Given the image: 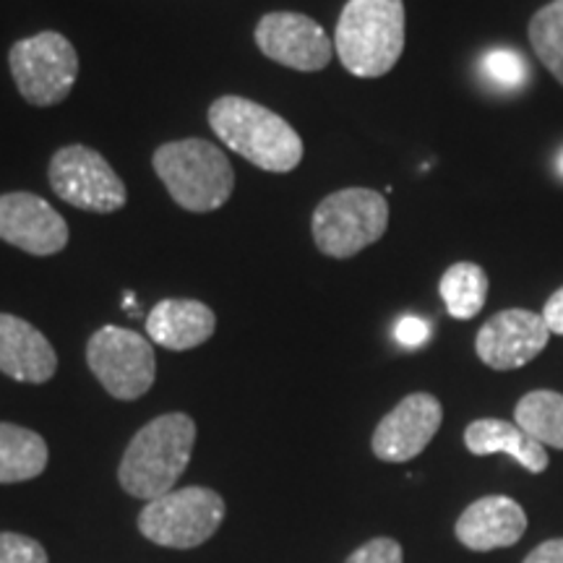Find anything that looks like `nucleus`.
Here are the masks:
<instances>
[{
  "mask_svg": "<svg viewBox=\"0 0 563 563\" xmlns=\"http://www.w3.org/2000/svg\"><path fill=\"white\" fill-rule=\"evenodd\" d=\"M209 129L222 144L266 173H290L302 159V139L285 118L249 97L211 102Z\"/></svg>",
  "mask_w": 563,
  "mask_h": 563,
  "instance_id": "f257e3e1",
  "label": "nucleus"
},
{
  "mask_svg": "<svg viewBox=\"0 0 563 563\" xmlns=\"http://www.w3.org/2000/svg\"><path fill=\"white\" fill-rule=\"evenodd\" d=\"M196 443V422L186 412H167L146 422L125 449L118 481L136 498L165 496L186 473Z\"/></svg>",
  "mask_w": 563,
  "mask_h": 563,
  "instance_id": "f03ea898",
  "label": "nucleus"
},
{
  "mask_svg": "<svg viewBox=\"0 0 563 563\" xmlns=\"http://www.w3.org/2000/svg\"><path fill=\"white\" fill-rule=\"evenodd\" d=\"M334 53L357 79H382L405 53L402 0H347L336 21Z\"/></svg>",
  "mask_w": 563,
  "mask_h": 563,
  "instance_id": "7ed1b4c3",
  "label": "nucleus"
},
{
  "mask_svg": "<svg viewBox=\"0 0 563 563\" xmlns=\"http://www.w3.org/2000/svg\"><path fill=\"white\" fill-rule=\"evenodd\" d=\"M152 165L173 201L196 214L224 207L235 191L230 159L207 139L167 141L154 152Z\"/></svg>",
  "mask_w": 563,
  "mask_h": 563,
  "instance_id": "20e7f679",
  "label": "nucleus"
},
{
  "mask_svg": "<svg viewBox=\"0 0 563 563\" xmlns=\"http://www.w3.org/2000/svg\"><path fill=\"white\" fill-rule=\"evenodd\" d=\"M389 228V201L373 188H342L319 201L311 232L329 258H352L378 243Z\"/></svg>",
  "mask_w": 563,
  "mask_h": 563,
  "instance_id": "39448f33",
  "label": "nucleus"
},
{
  "mask_svg": "<svg viewBox=\"0 0 563 563\" xmlns=\"http://www.w3.org/2000/svg\"><path fill=\"white\" fill-rule=\"evenodd\" d=\"M9 68L26 102L34 108H53L76 87L79 55L60 32H40L13 42Z\"/></svg>",
  "mask_w": 563,
  "mask_h": 563,
  "instance_id": "423d86ee",
  "label": "nucleus"
},
{
  "mask_svg": "<svg viewBox=\"0 0 563 563\" xmlns=\"http://www.w3.org/2000/svg\"><path fill=\"white\" fill-rule=\"evenodd\" d=\"M224 519V501L217 490L188 485L154 498L139 514V530L146 540L162 548L188 551L220 530Z\"/></svg>",
  "mask_w": 563,
  "mask_h": 563,
  "instance_id": "0eeeda50",
  "label": "nucleus"
},
{
  "mask_svg": "<svg viewBox=\"0 0 563 563\" xmlns=\"http://www.w3.org/2000/svg\"><path fill=\"white\" fill-rule=\"evenodd\" d=\"M87 363L104 391L123 402L144 397L157 376V357L150 340L121 327H102L91 334Z\"/></svg>",
  "mask_w": 563,
  "mask_h": 563,
  "instance_id": "6e6552de",
  "label": "nucleus"
},
{
  "mask_svg": "<svg viewBox=\"0 0 563 563\" xmlns=\"http://www.w3.org/2000/svg\"><path fill=\"white\" fill-rule=\"evenodd\" d=\"M47 180L60 201L95 214H110L129 201V191L110 162L84 144H70L55 152L47 167Z\"/></svg>",
  "mask_w": 563,
  "mask_h": 563,
  "instance_id": "1a4fd4ad",
  "label": "nucleus"
},
{
  "mask_svg": "<svg viewBox=\"0 0 563 563\" xmlns=\"http://www.w3.org/2000/svg\"><path fill=\"white\" fill-rule=\"evenodd\" d=\"M256 45L266 58L279 66L316 74L323 70L334 58V42L323 32L319 21L306 13L274 11L258 21Z\"/></svg>",
  "mask_w": 563,
  "mask_h": 563,
  "instance_id": "9d476101",
  "label": "nucleus"
},
{
  "mask_svg": "<svg viewBox=\"0 0 563 563\" xmlns=\"http://www.w3.org/2000/svg\"><path fill=\"white\" fill-rule=\"evenodd\" d=\"M551 329L543 316L527 308H506L490 316L475 336L477 357L493 371H517L548 347Z\"/></svg>",
  "mask_w": 563,
  "mask_h": 563,
  "instance_id": "9b49d317",
  "label": "nucleus"
},
{
  "mask_svg": "<svg viewBox=\"0 0 563 563\" xmlns=\"http://www.w3.org/2000/svg\"><path fill=\"white\" fill-rule=\"evenodd\" d=\"M443 407L433 394L415 391L405 397L373 431L371 449L382 462H410L426 452L439 433Z\"/></svg>",
  "mask_w": 563,
  "mask_h": 563,
  "instance_id": "f8f14e48",
  "label": "nucleus"
},
{
  "mask_svg": "<svg viewBox=\"0 0 563 563\" xmlns=\"http://www.w3.org/2000/svg\"><path fill=\"white\" fill-rule=\"evenodd\" d=\"M0 241L32 256H55L68 245V224L42 196L13 191L0 196Z\"/></svg>",
  "mask_w": 563,
  "mask_h": 563,
  "instance_id": "ddd939ff",
  "label": "nucleus"
},
{
  "mask_svg": "<svg viewBox=\"0 0 563 563\" xmlns=\"http://www.w3.org/2000/svg\"><path fill=\"white\" fill-rule=\"evenodd\" d=\"M527 530V514L509 496L477 498L456 519V540L477 553L496 551L519 543Z\"/></svg>",
  "mask_w": 563,
  "mask_h": 563,
  "instance_id": "4468645a",
  "label": "nucleus"
},
{
  "mask_svg": "<svg viewBox=\"0 0 563 563\" xmlns=\"http://www.w3.org/2000/svg\"><path fill=\"white\" fill-rule=\"evenodd\" d=\"M58 371L55 347L37 327L0 313V373L21 384H45Z\"/></svg>",
  "mask_w": 563,
  "mask_h": 563,
  "instance_id": "2eb2a0df",
  "label": "nucleus"
},
{
  "mask_svg": "<svg viewBox=\"0 0 563 563\" xmlns=\"http://www.w3.org/2000/svg\"><path fill=\"white\" fill-rule=\"evenodd\" d=\"M214 329L217 316L201 300H162L146 316V334H150V340L173 352L201 347L214 334Z\"/></svg>",
  "mask_w": 563,
  "mask_h": 563,
  "instance_id": "dca6fc26",
  "label": "nucleus"
},
{
  "mask_svg": "<svg viewBox=\"0 0 563 563\" xmlns=\"http://www.w3.org/2000/svg\"><path fill=\"white\" fill-rule=\"evenodd\" d=\"M464 446L475 456L490 454H509L517 460L527 473L540 475L548 470V452L540 441H534L530 433H525L517 422H506L498 418H483L470 422L464 431Z\"/></svg>",
  "mask_w": 563,
  "mask_h": 563,
  "instance_id": "f3484780",
  "label": "nucleus"
},
{
  "mask_svg": "<svg viewBox=\"0 0 563 563\" xmlns=\"http://www.w3.org/2000/svg\"><path fill=\"white\" fill-rule=\"evenodd\" d=\"M47 443L30 428L0 422V483H24L45 473Z\"/></svg>",
  "mask_w": 563,
  "mask_h": 563,
  "instance_id": "a211bd4d",
  "label": "nucleus"
},
{
  "mask_svg": "<svg viewBox=\"0 0 563 563\" xmlns=\"http://www.w3.org/2000/svg\"><path fill=\"white\" fill-rule=\"evenodd\" d=\"M490 282L488 274L481 264L473 262H456L443 272L439 282V292L443 306L452 319L470 321L483 311L485 300H488Z\"/></svg>",
  "mask_w": 563,
  "mask_h": 563,
  "instance_id": "6ab92c4d",
  "label": "nucleus"
},
{
  "mask_svg": "<svg viewBox=\"0 0 563 563\" xmlns=\"http://www.w3.org/2000/svg\"><path fill=\"white\" fill-rule=\"evenodd\" d=\"M517 426L530 433L543 446L563 452V394L551 389H538L525 394L514 410Z\"/></svg>",
  "mask_w": 563,
  "mask_h": 563,
  "instance_id": "aec40b11",
  "label": "nucleus"
},
{
  "mask_svg": "<svg viewBox=\"0 0 563 563\" xmlns=\"http://www.w3.org/2000/svg\"><path fill=\"white\" fill-rule=\"evenodd\" d=\"M530 45L540 63L563 87V0H551L530 19Z\"/></svg>",
  "mask_w": 563,
  "mask_h": 563,
  "instance_id": "412c9836",
  "label": "nucleus"
},
{
  "mask_svg": "<svg viewBox=\"0 0 563 563\" xmlns=\"http://www.w3.org/2000/svg\"><path fill=\"white\" fill-rule=\"evenodd\" d=\"M481 74L483 79L490 81L496 89L517 91L525 87L527 76H530V68H527V60L522 58V53L498 47V51L485 53V58L481 60Z\"/></svg>",
  "mask_w": 563,
  "mask_h": 563,
  "instance_id": "4be33fe9",
  "label": "nucleus"
},
{
  "mask_svg": "<svg viewBox=\"0 0 563 563\" xmlns=\"http://www.w3.org/2000/svg\"><path fill=\"white\" fill-rule=\"evenodd\" d=\"M0 563H51L45 548L19 532H0Z\"/></svg>",
  "mask_w": 563,
  "mask_h": 563,
  "instance_id": "5701e85b",
  "label": "nucleus"
},
{
  "mask_svg": "<svg viewBox=\"0 0 563 563\" xmlns=\"http://www.w3.org/2000/svg\"><path fill=\"white\" fill-rule=\"evenodd\" d=\"M402 545L391 538H376L357 548L344 563H402Z\"/></svg>",
  "mask_w": 563,
  "mask_h": 563,
  "instance_id": "b1692460",
  "label": "nucleus"
},
{
  "mask_svg": "<svg viewBox=\"0 0 563 563\" xmlns=\"http://www.w3.org/2000/svg\"><path fill=\"white\" fill-rule=\"evenodd\" d=\"M394 340L407 350H418L431 340V323L422 321L420 316H402L394 327Z\"/></svg>",
  "mask_w": 563,
  "mask_h": 563,
  "instance_id": "393cba45",
  "label": "nucleus"
},
{
  "mask_svg": "<svg viewBox=\"0 0 563 563\" xmlns=\"http://www.w3.org/2000/svg\"><path fill=\"white\" fill-rule=\"evenodd\" d=\"M543 321L545 327L551 329V334H559L563 336V285L555 290L548 302L543 306Z\"/></svg>",
  "mask_w": 563,
  "mask_h": 563,
  "instance_id": "a878e982",
  "label": "nucleus"
},
{
  "mask_svg": "<svg viewBox=\"0 0 563 563\" xmlns=\"http://www.w3.org/2000/svg\"><path fill=\"white\" fill-rule=\"evenodd\" d=\"M525 563H563V538L548 540L527 555Z\"/></svg>",
  "mask_w": 563,
  "mask_h": 563,
  "instance_id": "bb28decb",
  "label": "nucleus"
},
{
  "mask_svg": "<svg viewBox=\"0 0 563 563\" xmlns=\"http://www.w3.org/2000/svg\"><path fill=\"white\" fill-rule=\"evenodd\" d=\"M555 167H559V175L563 178V150L559 152V162H555Z\"/></svg>",
  "mask_w": 563,
  "mask_h": 563,
  "instance_id": "cd10ccee",
  "label": "nucleus"
}]
</instances>
